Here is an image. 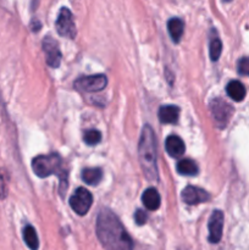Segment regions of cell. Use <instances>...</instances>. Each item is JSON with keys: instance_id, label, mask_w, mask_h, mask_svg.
Here are the masks:
<instances>
[{"instance_id": "obj_12", "label": "cell", "mask_w": 249, "mask_h": 250, "mask_svg": "<svg viewBox=\"0 0 249 250\" xmlns=\"http://www.w3.org/2000/svg\"><path fill=\"white\" fill-rule=\"evenodd\" d=\"M180 117V107L175 105H165L159 110V120L161 124H176Z\"/></svg>"}, {"instance_id": "obj_6", "label": "cell", "mask_w": 249, "mask_h": 250, "mask_svg": "<svg viewBox=\"0 0 249 250\" xmlns=\"http://www.w3.org/2000/svg\"><path fill=\"white\" fill-rule=\"evenodd\" d=\"M107 84V78L105 75H94L84 76L78 78L75 82V88L81 92L85 93H97L104 89Z\"/></svg>"}, {"instance_id": "obj_22", "label": "cell", "mask_w": 249, "mask_h": 250, "mask_svg": "<svg viewBox=\"0 0 249 250\" xmlns=\"http://www.w3.org/2000/svg\"><path fill=\"white\" fill-rule=\"evenodd\" d=\"M238 73L242 76H248L249 77V58L239 59L238 65H237Z\"/></svg>"}, {"instance_id": "obj_13", "label": "cell", "mask_w": 249, "mask_h": 250, "mask_svg": "<svg viewBox=\"0 0 249 250\" xmlns=\"http://www.w3.org/2000/svg\"><path fill=\"white\" fill-rule=\"evenodd\" d=\"M142 202H143L144 207L148 210L151 211H155L160 208L161 204V198L160 194L158 193V190L155 188H148L145 192L142 195Z\"/></svg>"}, {"instance_id": "obj_2", "label": "cell", "mask_w": 249, "mask_h": 250, "mask_svg": "<svg viewBox=\"0 0 249 250\" xmlns=\"http://www.w3.org/2000/svg\"><path fill=\"white\" fill-rule=\"evenodd\" d=\"M138 159L142 171L148 181H158V151L156 139L153 128L145 125L142 129L141 139L138 144Z\"/></svg>"}, {"instance_id": "obj_21", "label": "cell", "mask_w": 249, "mask_h": 250, "mask_svg": "<svg viewBox=\"0 0 249 250\" xmlns=\"http://www.w3.org/2000/svg\"><path fill=\"white\" fill-rule=\"evenodd\" d=\"M9 175L5 170H0V199H5L7 195V185Z\"/></svg>"}, {"instance_id": "obj_10", "label": "cell", "mask_w": 249, "mask_h": 250, "mask_svg": "<svg viewBox=\"0 0 249 250\" xmlns=\"http://www.w3.org/2000/svg\"><path fill=\"white\" fill-rule=\"evenodd\" d=\"M208 227H209L210 243H219L222 237V229H224V214H222V211L215 210L212 212Z\"/></svg>"}, {"instance_id": "obj_7", "label": "cell", "mask_w": 249, "mask_h": 250, "mask_svg": "<svg viewBox=\"0 0 249 250\" xmlns=\"http://www.w3.org/2000/svg\"><path fill=\"white\" fill-rule=\"evenodd\" d=\"M56 31L61 37H66V38H75L77 29H76L75 21H73V16L71 11L66 7L59 11L58 20H56Z\"/></svg>"}, {"instance_id": "obj_17", "label": "cell", "mask_w": 249, "mask_h": 250, "mask_svg": "<svg viewBox=\"0 0 249 250\" xmlns=\"http://www.w3.org/2000/svg\"><path fill=\"white\" fill-rule=\"evenodd\" d=\"M103 171L100 168H84L82 171V180L89 186H95L102 181Z\"/></svg>"}, {"instance_id": "obj_8", "label": "cell", "mask_w": 249, "mask_h": 250, "mask_svg": "<svg viewBox=\"0 0 249 250\" xmlns=\"http://www.w3.org/2000/svg\"><path fill=\"white\" fill-rule=\"evenodd\" d=\"M43 50L45 53L48 65L53 68L59 67L61 62V51L58 42L49 36L45 37L43 39Z\"/></svg>"}, {"instance_id": "obj_23", "label": "cell", "mask_w": 249, "mask_h": 250, "mask_svg": "<svg viewBox=\"0 0 249 250\" xmlns=\"http://www.w3.org/2000/svg\"><path fill=\"white\" fill-rule=\"evenodd\" d=\"M134 219H136V222L137 225H139V226H142V225H144L146 222V220H148V214H146L145 211H143V210H137L136 211V215H134Z\"/></svg>"}, {"instance_id": "obj_24", "label": "cell", "mask_w": 249, "mask_h": 250, "mask_svg": "<svg viewBox=\"0 0 249 250\" xmlns=\"http://www.w3.org/2000/svg\"><path fill=\"white\" fill-rule=\"evenodd\" d=\"M38 4H39V0H32V9H36V7H38Z\"/></svg>"}, {"instance_id": "obj_11", "label": "cell", "mask_w": 249, "mask_h": 250, "mask_svg": "<svg viewBox=\"0 0 249 250\" xmlns=\"http://www.w3.org/2000/svg\"><path fill=\"white\" fill-rule=\"evenodd\" d=\"M166 151L172 158H181L186 151V146L178 136H168L165 142Z\"/></svg>"}, {"instance_id": "obj_1", "label": "cell", "mask_w": 249, "mask_h": 250, "mask_svg": "<svg viewBox=\"0 0 249 250\" xmlns=\"http://www.w3.org/2000/svg\"><path fill=\"white\" fill-rule=\"evenodd\" d=\"M97 236L102 246L106 249L129 250L133 248V242L119 217L107 209L102 210L98 215Z\"/></svg>"}, {"instance_id": "obj_4", "label": "cell", "mask_w": 249, "mask_h": 250, "mask_svg": "<svg viewBox=\"0 0 249 250\" xmlns=\"http://www.w3.org/2000/svg\"><path fill=\"white\" fill-rule=\"evenodd\" d=\"M92 204L93 195L85 188H77L72 197L70 198V207L72 208V210L76 214L81 215V216H83V215H85L89 211Z\"/></svg>"}, {"instance_id": "obj_5", "label": "cell", "mask_w": 249, "mask_h": 250, "mask_svg": "<svg viewBox=\"0 0 249 250\" xmlns=\"http://www.w3.org/2000/svg\"><path fill=\"white\" fill-rule=\"evenodd\" d=\"M210 111H211L214 121L219 127H225L228 124L229 119L233 112V107L227 104L221 98H216L210 103Z\"/></svg>"}, {"instance_id": "obj_9", "label": "cell", "mask_w": 249, "mask_h": 250, "mask_svg": "<svg viewBox=\"0 0 249 250\" xmlns=\"http://www.w3.org/2000/svg\"><path fill=\"white\" fill-rule=\"evenodd\" d=\"M182 199L188 205H198L210 200V194L199 187L187 186L182 190Z\"/></svg>"}, {"instance_id": "obj_16", "label": "cell", "mask_w": 249, "mask_h": 250, "mask_svg": "<svg viewBox=\"0 0 249 250\" xmlns=\"http://www.w3.org/2000/svg\"><path fill=\"white\" fill-rule=\"evenodd\" d=\"M176 168H177V172L183 176H195L198 175V171H199L197 164L193 160H190V159H183V160H180L177 163Z\"/></svg>"}, {"instance_id": "obj_19", "label": "cell", "mask_w": 249, "mask_h": 250, "mask_svg": "<svg viewBox=\"0 0 249 250\" xmlns=\"http://www.w3.org/2000/svg\"><path fill=\"white\" fill-rule=\"evenodd\" d=\"M221 51H222V43L217 37L211 39L210 42V46H209V53H210V59L212 61H216L219 60L220 55H221Z\"/></svg>"}, {"instance_id": "obj_14", "label": "cell", "mask_w": 249, "mask_h": 250, "mask_svg": "<svg viewBox=\"0 0 249 250\" xmlns=\"http://www.w3.org/2000/svg\"><path fill=\"white\" fill-rule=\"evenodd\" d=\"M226 92L228 94V97L231 98L234 102H242V100L246 98V87L242 84L239 81H231V82L227 84Z\"/></svg>"}, {"instance_id": "obj_15", "label": "cell", "mask_w": 249, "mask_h": 250, "mask_svg": "<svg viewBox=\"0 0 249 250\" xmlns=\"http://www.w3.org/2000/svg\"><path fill=\"white\" fill-rule=\"evenodd\" d=\"M167 31L170 33L171 38L175 43H178L183 36V31H185V24L181 19L173 17V19L168 20L167 22Z\"/></svg>"}, {"instance_id": "obj_20", "label": "cell", "mask_w": 249, "mask_h": 250, "mask_svg": "<svg viewBox=\"0 0 249 250\" xmlns=\"http://www.w3.org/2000/svg\"><path fill=\"white\" fill-rule=\"evenodd\" d=\"M83 141L88 146H95V144L100 143V141H102V134L97 129H88L84 136H83Z\"/></svg>"}, {"instance_id": "obj_3", "label": "cell", "mask_w": 249, "mask_h": 250, "mask_svg": "<svg viewBox=\"0 0 249 250\" xmlns=\"http://www.w3.org/2000/svg\"><path fill=\"white\" fill-rule=\"evenodd\" d=\"M32 168H33V172L41 178H45L51 175H59L61 193L67 189V172L62 170V160L59 154L53 153L50 155L37 156L32 161Z\"/></svg>"}, {"instance_id": "obj_18", "label": "cell", "mask_w": 249, "mask_h": 250, "mask_svg": "<svg viewBox=\"0 0 249 250\" xmlns=\"http://www.w3.org/2000/svg\"><path fill=\"white\" fill-rule=\"evenodd\" d=\"M23 241L24 243L27 244L29 249L36 250L39 248V241H38V236L36 233V229L31 226V225H27L26 227L23 229Z\"/></svg>"}]
</instances>
